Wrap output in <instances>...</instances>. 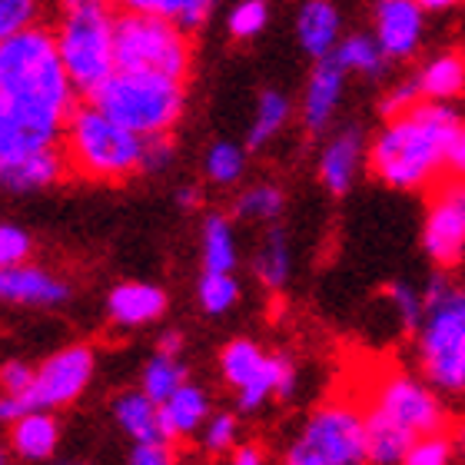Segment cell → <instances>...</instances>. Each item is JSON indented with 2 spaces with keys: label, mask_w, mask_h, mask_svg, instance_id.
<instances>
[{
  "label": "cell",
  "mask_w": 465,
  "mask_h": 465,
  "mask_svg": "<svg viewBox=\"0 0 465 465\" xmlns=\"http://www.w3.org/2000/svg\"><path fill=\"white\" fill-rule=\"evenodd\" d=\"M74 110V84L54 30L0 40V166L60 146Z\"/></svg>",
  "instance_id": "6da1fadb"
},
{
  "label": "cell",
  "mask_w": 465,
  "mask_h": 465,
  "mask_svg": "<svg viewBox=\"0 0 465 465\" xmlns=\"http://www.w3.org/2000/svg\"><path fill=\"white\" fill-rule=\"evenodd\" d=\"M369 465H402L419 439L442 436L446 409L426 379L409 369H379L362 399Z\"/></svg>",
  "instance_id": "7a4b0ae2"
},
{
  "label": "cell",
  "mask_w": 465,
  "mask_h": 465,
  "mask_svg": "<svg viewBox=\"0 0 465 465\" xmlns=\"http://www.w3.org/2000/svg\"><path fill=\"white\" fill-rule=\"evenodd\" d=\"M462 116L446 104H419L409 114L386 120L369 140V170L392 190L436 186L446 173V156Z\"/></svg>",
  "instance_id": "3957f363"
},
{
  "label": "cell",
  "mask_w": 465,
  "mask_h": 465,
  "mask_svg": "<svg viewBox=\"0 0 465 465\" xmlns=\"http://www.w3.org/2000/svg\"><path fill=\"white\" fill-rule=\"evenodd\" d=\"M422 296L426 316L416 332L422 379L436 392H465V286L436 272Z\"/></svg>",
  "instance_id": "277c9868"
},
{
  "label": "cell",
  "mask_w": 465,
  "mask_h": 465,
  "mask_svg": "<svg viewBox=\"0 0 465 465\" xmlns=\"http://www.w3.org/2000/svg\"><path fill=\"white\" fill-rule=\"evenodd\" d=\"M54 37L74 90L90 100L116 74V14L100 0H70Z\"/></svg>",
  "instance_id": "5b68a950"
},
{
  "label": "cell",
  "mask_w": 465,
  "mask_h": 465,
  "mask_svg": "<svg viewBox=\"0 0 465 465\" xmlns=\"http://www.w3.org/2000/svg\"><path fill=\"white\" fill-rule=\"evenodd\" d=\"M146 140L110 120L94 104H84L70 114L64 130V160L84 180L114 183L143 170Z\"/></svg>",
  "instance_id": "8992f818"
},
{
  "label": "cell",
  "mask_w": 465,
  "mask_h": 465,
  "mask_svg": "<svg viewBox=\"0 0 465 465\" xmlns=\"http://www.w3.org/2000/svg\"><path fill=\"white\" fill-rule=\"evenodd\" d=\"M280 465H369L362 399L330 396L302 419Z\"/></svg>",
  "instance_id": "52a82bcc"
},
{
  "label": "cell",
  "mask_w": 465,
  "mask_h": 465,
  "mask_svg": "<svg viewBox=\"0 0 465 465\" xmlns=\"http://www.w3.org/2000/svg\"><path fill=\"white\" fill-rule=\"evenodd\" d=\"M97 110L126 126L130 134L143 136H170L186 107V94L180 80L153 77V74H120L104 84V87L87 100Z\"/></svg>",
  "instance_id": "ba28073f"
},
{
  "label": "cell",
  "mask_w": 465,
  "mask_h": 465,
  "mask_svg": "<svg viewBox=\"0 0 465 465\" xmlns=\"http://www.w3.org/2000/svg\"><path fill=\"white\" fill-rule=\"evenodd\" d=\"M116 70L183 84L190 70V37L173 24L124 4V10H116Z\"/></svg>",
  "instance_id": "9c48e42d"
},
{
  "label": "cell",
  "mask_w": 465,
  "mask_h": 465,
  "mask_svg": "<svg viewBox=\"0 0 465 465\" xmlns=\"http://www.w3.org/2000/svg\"><path fill=\"white\" fill-rule=\"evenodd\" d=\"M94 369H97V352L87 342H70L57 352H50L37 366L34 386L17 406L14 419L27 416V412H50V409L70 406L94 379Z\"/></svg>",
  "instance_id": "30bf717a"
},
{
  "label": "cell",
  "mask_w": 465,
  "mask_h": 465,
  "mask_svg": "<svg viewBox=\"0 0 465 465\" xmlns=\"http://www.w3.org/2000/svg\"><path fill=\"white\" fill-rule=\"evenodd\" d=\"M422 250L436 266L452 270L465 256V180L442 176L426 203Z\"/></svg>",
  "instance_id": "8fae6325"
},
{
  "label": "cell",
  "mask_w": 465,
  "mask_h": 465,
  "mask_svg": "<svg viewBox=\"0 0 465 465\" xmlns=\"http://www.w3.org/2000/svg\"><path fill=\"white\" fill-rule=\"evenodd\" d=\"M376 40L392 60L412 57L426 34V10L416 0H382L376 4Z\"/></svg>",
  "instance_id": "7c38bea8"
},
{
  "label": "cell",
  "mask_w": 465,
  "mask_h": 465,
  "mask_svg": "<svg viewBox=\"0 0 465 465\" xmlns=\"http://www.w3.org/2000/svg\"><path fill=\"white\" fill-rule=\"evenodd\" d=\"M0 300L14 306H34V310H54L70 300V282L47 266H17L0 270Z\"/></svg>",
  "instance_id": "4fadbf2b"
},
{
  "label": "cell",
  "mask_w": 465,
  "mask_h": 465,
  "mask_svg": "<svg viewBox=\"0 0 465 465\" xmlns=\"http://www.w3.org/2000/svg\"><path fill=\"white\" fill-rule=\"evenodd\" d=\"M362 160H369L366 134L359 126H342L340 134H332L320 150V183L330 190L332 196H346L356 183Z\"/></svg>",
  "instance_id": "5bb4252c"
},
{
  "label": "cell",
  "mask_w": 465,
  "mask_h": 465,
  "mask_svg": "<svg viewBox=\"0 0 465 465\" xmlns=\"http://www.w3.org/2000/svg\"><path fill=\"white\" fill-rule=\"evenodd\" d=\"M342 90H346V70L332 57L316 60L306 80V94H302V126L310 134H322L330 126L332 114L340 110Z\"/></svg>",
  "instance_id": "9a60e30c"
},
{
  "label": "cell",
  "mask_w": 465,
  "mask_h": 465,
  "mask_svg": "<svg viewBox=\"0 0 465 465\" xmlns=\"http://www.w3.org/2000/svg\"><path fill=\"white\" fill-rule=\"evenodd\" d=\"M166 312V292L153 282H116L107 292V320L120 330L156 322Z\"/></svg>",
  "instance_id": "2e32d148"
},
{
  "label": "cell",
  "mask_w": 465,
  "mask_h": 465,
  "mask_svg": "<svg viewBox=\"0 0 465 465\" xmlns=\"http://www.w3.org/2000/svg\"><path fill=\"white\" fill-rule=\"evenodd\" d=\"M296 40L316 60H326L340 47V10L326 0H306L296 14Z\"/></svg>",
  "instance_id": "e0dca14e"
},
{
  "label": "cell",
  "mask_w": 465,
  "mask_h": 465,
  "mask_svg": "<svg viewBox=\"0 0 465 465\" xmlns=\"http://www.w3.org/2000/svg\"><path fill=\"white\" fill-rule=\"evenodd\" d=\"M160 419H163L166 442L203 432V426L210 422V396H206V389H200L196 382H186L180 392H173L160 406Z\"/></svg>",
  "instance_id": "ac0fdd59"
},
{
  "label": "cell",
  "mask_w": 465,
  "mask_h": 465,
  "mask_svg": "<svg viewBox=\"0 0 465 465\" xmlns=\"http://www.w3.org/2000/svg\"><path fill=\"white\" fill-rule=\"evenodd\" d=\"M114 422L120 426L124 436L134 439V446L166 442L160 406H156L150 396H143L140 389H126V392H120V396L114 399Z\"/></svg>",
  "instance_id": "d6986e66"
},
{
  "label": "cell",
  "mask_w": 465,
  "mask_h": 465,
  "mask_svg": "<svg viewBox=\"0 0 465 465\" xmlns=\"http://www.w3.org/2000/svg\"><path fill=\"white\" fill-rule=\"evenodd\" d=\"M419 94L426 104H446L465 90V57L456 50H439L419 67Z\"/></svg>",
  "instance_id": "ffe728a7"
},
{
  "label": "cell",
  "mask_w": 465,
  "mask_h": 465,
  "mask_svg": "<svg viewBox=\"0 0 465 465\" xmlns=\"http://www.w3.org/2000/svg\"><path fill=\"white\" fill-rule=\"evenodd\" d=\"M64 170H67L64 146H54V150H40V153L24 156L17 163L0 166V180L14 193H30V190H44V186L57 183Z\"/></svg>",
  "instance_id": "44dd1931"
},
{
  "label": "cell",
  "mask_w": 465,
  "mask_h": 465,
  "mask_svg": "<svg viewBox=\"0 0 465 465\" xmlns=\"http://www.w3.org/2000/svg\"><path fill=\"white\" fill-rule=\"evenodd\" d=\"M60 426L50 412H27L10 422V449L27 462H44L57 452Z\"/></svg>",
  "instance_id": "7402d4cb"
},
{
  "label": "cell",
  "mask_w": 465,
  "mask_h": 465,
  "mask_svg": "<svg viewBox=\"0 0 465 465\" xmlns=\"http://www.w3.org/2000/svg\"><path fill=\"white\" fill-rule=\"evenodd\" d=\"M270 362V352L252 340H230L220 349V372L236 392L252 386L262 376V369Z\"/></svg>",
  "instance_id": "603a6c76"
},
{
  "label": "cell",
  "mask_w": 465,
  "mask_h": 465,
  "mask_svg": "<svg viewBox=\"0 0 465 465\" xmlns=\"http://www.w3.org/2000/svg\"><path fill=\"white\" fill-rule=\"evenodd\" d=\"M200 250H203V272H220V276H232L236 270V236L226 216L210 213L200 230Z\"/></svg>",
  "instance_id": "cb8c5ba5"
},
{
  "label": "cell",
  "mask_w": 465,
  "mask_h": 465,
  "mask_svg": "<svg viewBox=\"0 0 465 465\" xmlns=\"http://www.w3.org/2000/svg\"><path fill=\"white\" fill-rule=\"evenodd\" d=\"M290 240H286L282 226H270L260 242V250H256L252 270H256V276H260L266 290H282L286 280H290Z\"/></svg>",
  "instance_id": "d4e9b609"
},
{
  "label": "cell",
  "mask_w": 465,
  "mask_h": 465,
  "mask_svg": "<svg viewBox=\"0 0 465 465\" xmlns=\"http://www.w3.org/2000/svg\"><path fill=\"white\" fill-rule=\"evenodd\" d=\"M186 386V366L180 362V356H163V352H153L146 359L143 372H140V392L150 396L156 406H163L166 399L180 392Z\"/></svg>",
  "instance_id": "484cf974"
},
{
  "label": "cell",
  "mask_w": 465,
  "mask_h": 465,
  "mask_svg": "<svg viewBox=\"0 0 465 465\" xmlns=\"http://www.w3.org/2000/svg\"><path fill=\"white\" fill-rule=\"evenodd\" d=\"M346 74H362V77H379L386 70V54L379 47L376 34H349L340 40V47L332 54Z\"/></svg>",
  "instance_id": "4316f807"
},
{
  "label": "cell",
  "mask_w": 465,
  "mask_h": 465,
  "mask_svg": "<svg viewBox=\"0 0 465 465\" xmlns=\"http://www.w3.org/2000/svg\"><path fill=\"white\" fill-rule=\"evenodd\" d=\"M292 107H290V97L280 94V90H260V100H256V114H252V124H250V134H246V143L250 150H260L272 140V136L280 134L286 120H290Z\"/></svg>",
  "instance_id": "83f0119b"
},
{
  "label": "cell",
  "mask_w": 465,
  "mask_h": 465,
  "mask_svg": "<svg viewBox=\"0 0 465 465\" xmlns=\"http://www.w3.org/2000/svg\"><path fill=\"white\" fill-rule=\"evenodd\" d=\"M130 7L146 10V14H153V17L166 20V24H173L183 34L200 30L213 14L210 0H130Z\"/></svg>",
  "instance_id": "f1b7e54d"
},
{
  "label": "cell",
  "mask_w": 465,
  "mask_h": 465,
  "mask_svg": "<svg viewBox=\"0 0 465 465\" xmlns=\"http://www.w3.org/2000/svg\"><path fill=\"white\" fill-rule=\"evenodd\" d=\"M282 203H286V196L276 183H252L236 196L232 213H236V220H246V223L250 220L252 223H272V220H280Z\"/></svg>",
  "instance_id": "f546056e"
},
{
  "label": "cell",
  "mask_w": 465,
  "mask_h": 465,
  "mask_svg": "<svg viewBox=\"0 0 465 465\" xmlns=\"http://www.w3.org/2000/svg\"><path fill=\"white\" fill-rule=\"evenodd\" d=\"M203 170H206V180L216 186L240 183L242 173H246V150L230 143V140H220V143H213L206 150Z\"/></svg>",
  "instance_id": "4dcf8cb0"
},
{
  "label": "cell",
  "mask_w": 465,
  "mask_h": 465,
  "mask_svg": "<svg viewBox=\"0 0 465 465\" xmlns=\"http://www.w3.org/2000/svg\"><path fill=\"white\" fill-rule=\"evenodd\" d=\"M196 300L210 316H223L240 300V282L236 276H220V272H203L196 282Z\"/></svg>",
  "instance_id": "1f68e13d"
},
{
  "label": "cell",
  "mask_w": 465,
  "mask_h": 465,
  "mask_svg": "<svg viewBox=\"0 0 465 465\" xmlns=\"http://www.w3.org/2000/svg\"><path fill=\"white\" fill-rule=\"evenodd\" d=\"M386 300L392 302V310L399 312L402 326H406L409 332H419L422 316H426V296H422L416 286L396 280V282H389L386 286Z\"/></svg>",
  "instance_id": "d6a6232c"
},
{
  "label": "cell",
  "mask_w": 465,
  "mask_h": 465,
  "mask_svg": "<svg viewBox=\"0 0 465 465\" xmlns=\"http://www.w3.org/2000/svg\"><path fill=\"white\" fill-rule=\"evenodd\" d=\"M236 436H240V422H236V416L232 412H213L210 416V422L203 426V432H200V446H203V452H210V456H223V452H236Z\"/></svg>",
  "instance_id": "836d02e7"
},
{
  "label": "cell",
  "mask_w": 465,
  "mask_h": 465,
  "mask_svg": "<svg viewBox=\"0 0 465 465\" xmlns=\"http://www.w3.org/2000/svg\"><path fill=\"white\" fill-rule=\"evenodd\" d=\"M266 24H270V7L262 0H242V4H236L230 10V17H226V30L236 40L260 37L262 30H266Z\"/></svg>",
  "instance_id": "e575fe53"
},
{
  "label": "cell",
  "mask_w": 465,
  "mask_h": 465,
  "mask_svg": "<svg viewBox=\"0 0 465 465\" xmlns=\"http://www.w3.org/2000/svg\"><path fill=\"white\" fill-rule=\"evenodd\" d=\"M34 240L30 232L17 223H0V270H17L27 266Z\"/></svg>",
  "instance_id": "d590c367"
},
{
  "label": "cell",
  "mask_w": 465,
  "mask_h": 465,
  "mask_svg": "<svg viewBox=\"0 0 465 465\" xmlns=\"http://www.w3.org/2000/svg\"><path fill=\"white\" fill-rule=\"evenodd\" d=\"M37 4L34 0H4L0 4V40H10L17 34H27L37 24Z\"/></svg>",
  "instance_id": "8d00e7d4"
},
{
  "label": "cell",
  "mask_w": 465,
  "mask_h": 465,
  "mask_svg": "<svg viewBox=\"0 0 465 465\" xmlns=\"http://www.w3.org/2000/svg\"><path fill=\"white\" fill-rule=\"evenodd\" d=\"M402 465H456L452 456V439L449 436H426L419 439L416 446L409 449V456Z\"/></svg>",
  "instance_id": "74e56055"
},
{
  "label": "cell",
  "mask_w": 465,
  "mask_h": 465,
  "mask_svg": "<svg viewBox=\"0 0 465 465\" xmlns=\"http://www.w3.org/2000/svg\"><path fill=\"white\" fill-rule=\"evenodd\" d=\"M419 104H422V94H419V84H416V77H412V80L396 84V87H389L386 94H382L379 114L386 116V120H396V116L409 114V110L419 107Z\"/></svg>",
  "instance_id": "f35d334b"
},
{
  "label": "cell",
  "mask_w": 465,
  "mask_h": 465,
  "mask_svg": "<svg viewBox=\"0 0 465 465\" xmlns=\"http://www.w3.org/2000/svg\"><path fill=\"white\" fill-rule=\"evenodd\" d=\"M170 160H173V140L170 136H150L143 153V173L163 170V166H170Z\"/></svg>",
  "instance_id": "ab89813d"
},
{
  "label": "cell",
  "mask_w": 465,
  "mask_h": 465,
  "mask_svg": "<svg viewBox=\"0 0 465 465\" xmlns=\"http://www.w3.org/2000/svg\"><path fill=\"white\" fill-rule=\"evenodd\" d=\"M130 465H176L170 442H146L130 449Z\"/></svg>",
  "instance_id": "60d3db41"
},
{
  "label": "cell",
  "mask_w": 465,
  "mask_h": 465,
  "mask_svg": "<svg viewBox=\"0 0 465 465\" xmlns=\"http://www.w3.org/2000/svg\"><path fill=\"white\" fill-rule=\"evenodd\" d=\"M446 176H452V180H465V124L459 126V134L452 136V143H449Z\"/></svg>",
  "instance_id": "b9f144b4"
},
{
  "label": "cell",
  "mask_w": 465,
  "mask_h": 465,
  "mask_svg": "<svg viewBox=\"0 0 465 465\" xmlns=\"http://www.w3.org/2000/svg\"><path fill=\"white\" fill-rule=\"evenodd\" d=\"M226 465H266V456H262L260 446H240Z\"/></svg>",
  "instance_id": "7bdbcfd3"
},
{
  "label": "cell",
  "mask_w": 465,
  "mask_h": 465,
  "mask_svg": "<svg viewBox=\"0 0 465 465\" xmlns=\"http://www.w3.org/2000/svg\"><path fill=\"white\" fill-rule=\"evenodd\" d=\"M180 349H183V336L176 330H166L156 342V352H163V356H180Z\"/></svg>",
  "instance_id": "ee69618b"
},
{
  "label": "cell",
  "mask_w": 465,
  "mask_h": 465,
  "mask_svg": "<svg viewBox=\"0 0 465 465\" xmlns=\"http://www.w3.org/2000/svg\"><path fill=\"white\" fill-rule=\"evenodd\" d=\"M176 203L183 206V210H193V206L200 203V190H196L193 183H183L176 190Z\"/></svg>",
  "instance_id": "f6af8a7d"
},
{
  "label": "cell",
  "mask_w": 465,
  "mask_h": 465,
  "mask_svg": "<svg viewBox=\"0 0 465 465\" xmlns=\"http://www.w3.org/2000/svg\"><path fill=\"white\" fill-rule=\"evenodd\" d=\"M449 439H452V456H456V465H465V422H459Z\"/></svg>",
  "instance_id": "bcb514c9"
},
{
  "label": "cell",
  "mask_w": 465,
  "mask_h": 465,
  "mask_svg": "<svg viewBox=\"0 0 465 465\" xmlns=\"http://www.w3.org/2000/svg\"><path fill=\"white\" fill-rule=\"evenodd\" d=\"M64 465H87V462H64Z\"/></svg>",
  "instance_id": "7dc6e473"
}]
</instances>
